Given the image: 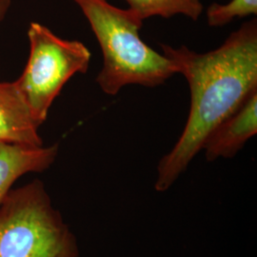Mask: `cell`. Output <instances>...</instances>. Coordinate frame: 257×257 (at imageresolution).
Segmentation results:
<instances>
[{"label":"cell","instance_id":"cell-1","mask_svg":"<svg viewBox=\"0 0 257 257\" xmlns=\"http://www.w3.org/2000/svg\"><path fill=\"white\" fill-rule=\"evenodd\" d=\"M160 46L175 73L187 79L191 92L182 135L157 166L155 189L164 193L202 151L211 132L257 91L256 19L244 23L219 48L205 54L186 46Z\"/></svg>","mask_w":257,"mask_h":257},{"label":"cell","instance_id":"cell-2","mask_svg":"<svg viewBox=\"0 0 257 257\" xmlns=\"http://www.w3.org/2000/svg\"><path fill=\"white\" fill-rule=\"evenodd\" d=\"M90 22L103 55L96 82L108 95H116L131 84L154 88L175 73L172 61L140 38L143 20L132 10H122L106 0H74Z\"/></svg>","mask_w":257,"mask_h":257},{"label":"cell","instance_id":"cell-3","mask_svg":"<svg viewBox=\"0 0 257 257\" xmlns=\"http://www.w3.org/2000/svg\"><path fill=\"white\" fill-rule=\"evenodd\" d=\"M0 257H79L74 232L40 180L12 189L0 204Z\"/></svg>","mask_w":257,"mask_h":257},{"label":"cell","instance_id":"cell-4","mask_svg":"<svg viewBox=\"0 0 257 257\" xmlns=\"http://www.w3.org/2000/svg\"><path fill=\"white\" fill-rule=\"evenodd\" d=\"M28 37L29 59L16 83L41 126L65 84L74 74L87 73L91 53L80 41L62 39L37 22L31 23Z\"/></svg>","mask_w":257,"mask_h":257},{"label":"cell","instance_id":"cell-5","mask_svg":"<svg viewBox=\"0 0 257 257\" xmlns=\"http://www.w3.org/2000/svg\"><path fill=\"white\" fill-rule=\"evenodd\" d=\"M257 134V91L211 132L203 150L208 161L232 158Z\"/></svg>","mask_w":257,"mask_h":257},{"label":"cell","instance_id":"cell-6","mask_svg":"<svg viewBox=\"0 0 257 257\" xmlns=\"http://www.w3.org/2000/svg\"><path fill=\"white\" fill-rule=\"evenodd\" d=\"M39 127L16 81L0 82V143L41 147Z\"/></svg>","mask_w":257,"mask_h":257},{"label":"cell","instance_id":"cell-7","mask_svg":"<svg viewBox=\"0 0 257 257\" xmlns=\"http://www.w3.org/2000/svg\"><path fill=\"white\" fill-rule=\"evenodd\" d=\"M58 144L49 147H31L0 143V204L20 176L42 173L55 162Z\"/></svg>","mask_w":257,"mask_h":257},{"label":"cell","instance_id":"cell-8","mask_svg":"<svg viewBox=\"0 0 257 257\" xmlns=\"http://www.w3.org/2000/svg\"><path fill=\"white\" fill-rule=\"evenodd\" d=\"M130 8L141 20L154 16L170 19L175 15H184L197 20L202 14L201 0H126Z\"/></svg>","mask_w":257,"mask_h":257},{"label":"cell","instance_id":"cell-9","mask_svg":"<svg viewBox=\"0 0 257 257\" xmlns=\"http://www.w3.org/2000/svg\"><path fill=\"white\" fill-rule=\"evenodd\" d=\"M256 14L257 0H231L225 5L212 3L207 11V21L211 27H221L235 18Z\"/></svg>","mask_w":257,"mask_h":257},{"label":"cell","instance_id":"cell-10","mask_svg":"<svg viewBox=\"0 0 257 257\" xmlns=\"http://www.w3.org/2000/svg\"><path fill=\"white\" fill-rule=\"evenodd\" d=\"M11 6V0H0V22L4 19Z\"/></svg>","mask_w":257,"mask_h":257}]
</instances>
